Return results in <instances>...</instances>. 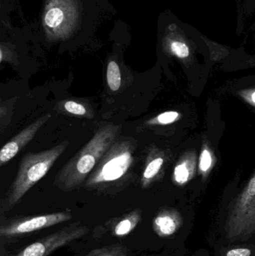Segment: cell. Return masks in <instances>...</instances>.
I'll use <instances>...</instances> for the list:
<instances>
[{
  "label": "cell",
  "mask_w": 255,
  "mask_h": 256,
  "mask_svg": "<svg viewBox=\"0 0 255 256\" xmlns=\"http://www.w3.org/2000/svg\"><path fill=\"white\" fill-rule=\"evenodd\" d=\"M142 220V210L136 208L125 214L109 220L104 228L112 236L122 238L132 232Z\"/></svg>",
  "instance_id": "obj_9"
},
{
  "label": "cell",
  "mask_w": 255,
  "mask_h": 256,
  "mask_svg": "<svg viewBox=\"0 0 255 256\" xmlns=\"http://www.w3.org/2000/svg\"><path fill=\"white\" fill-rule=\"evenodd\" d=\"M121 130V126L114 124L97 130L90 141L58 171L53 184L64 192L79 189L115 142Z\"/></svg>",
  "instance_id": "obj_1"
},
{
  "label": "cell",
  "mask_w": 255,
  "mask_h": 256,
  "mask_svg": "<svg viewBox=\"0 0 255 256\" xmlns=\"http://www.w3.org/2000/svg\"><path fill=\"white\" fill-rule=\"evenodd\" d=\"M56 110L61 114L79 118H92L94 111L90 105L75 100H63L58 102Z\"/></svg>",
  "instance_id": "obj_12"
},
{
  "label": "cell",
  "mask_w": 255,
  "mask_h": 256,
  "mask_svg": "<svg viewBox=\"0 0 255 256\" xmlns=\"http://www.w3.org/2000/svg\"><path fill=\"white\" fill-rule=\"evenodd\" d=\"M254 32V33H255V30H253V32Z\"/></svg>",
  "instance_id": "obj_22"
},
{
  "label": "cell",
  "mask_w": 255,
  "mask_h": 256,
  "mask_svg": "<svg viewBox=\"0 0 255 256\" xmlns=\"http://www.w3.org/2000/svg\"><path fill=\"white\" fill-rule=\"evenodd\" d=\"M253 100L255 103V92L253 94Z\"/></svg>",
  "instance_id": "obj_21"
},
{
  "label": "cell",
  "mask_w": 255,
  "mask_h": 256,
  "mask_svg": "<svg viewBox=\"0 0 255 256\" xmlns=\"http://www.w3.org/2000/svg\"><path fill=\"white\" fill-rule=\"evenodd\" d=\"M78 20L76 0H49L43 14V26L52 38H64L71 34Z\"/></svg>",
  "instance_id": "obj_5"
},
{
  "label": "cell",
  "mask_w": 255,
  "mask_h": 256,
  "mask_svg": "<svg viewBox=\"0 0 255 256\" xmlns=\"http://www.w3.org/2000/svg\"><path fill=\"white\" fill-rule=\"evenodd\" d=\"M16 98L9 99L5 102H1L0 106V122H1V132L2 134L4 128L7 127L10 120H11L12 112H13V106Z\"/></svg>",
  "instance_id": "obj_16"
},
{
  "label": "cell",
  "mask_w": 255,
  "mask_h": 256,
  "mask_svg": "<svg viewBox=\"0 0 255 256\" xmlns=\"http://www.w3.org/2000/svg\"><path fill=\"white\" fill-rule=\"evenodd\" d=\"M251 250L249 249H235L229 251L226 256H250Z\"/></svg>",
  "instance_id": "obj_20"
},
{
  "label": "cell",
  "mask_w": 255,
  "mask_h": 256,
  "mask_svg": "<svg viewBox=\"0 0 255 256\" xmlns=\"http://www.w3.org/2000/svg\"><path fill=\"white\" fill-rule=\"evenodd\" d=\"M69 144L70 142L64 140L48 150L25 154L19 162L14 180L1 201V210L8 212L13 208L27 192L49 172Z\"/></svg>",
  "instance_id": "obj_3"
},
{
  "label": "cell",
  "mask_w": 255,
  "mask_h": 256,
  "mask_svg": "<svg viewBox=\"0 0 255 256\" xmlns=\"http://www.w3.org/2000/svg\"><path fill=\"white\" fill-rule=\"evenodd\" d=\"M50 114H46L28 124L27 127L18 132L15 136L10 138L5 144H4L0 150V166L5 165L11 160L21 150L25 148V146L34 138L39 130L42 128L51 118Z\"/></svg>",
  "instance_id": "obj_8"
},
{
  "label": "cell",
  "mask_w": 255,
  "mask_h": 256,
  "mask_svg": "<svg viewBox=\"0 0 255 256\" xmlns=\"http://www.w3.org/2000/svg\"><path fill=\"white\" fill-rule=\"evenodd\" d=\"M178 116H179V114L178 112H173V111L163 112V114L157 116L156 118L149 120L147 122V124H149V126H152V124H171V123L174 122L178 118Z\"/></svg>",
  "instance_id": "obj_17"
},
{
  "label": "cell",
  "mask_w": 255,
  "mask_h": 256,
  "mask_svg": "<svg viewBox=\"0 0 255 256\" xmlns=\"http://www.w3.org/2000/svg\"><path fill=\"white\" fill-rule=\"evenodd\" d=\"M181 226L179 216L173 210H161L153 220V228L160 237L175 234Z\"/></svg>",
  "instance_id": "obj_11"
},
{
  "label": "cell",
  "mask_w": 255,
  "mask_h": 256,
  "mask_svg": "<svg viewBox=\"0 0 255 256\" xmlns=\"http://www.w3.org/2000/svg\"><path fill=\"white\" fill-rule=\"evenodd\" d=\"M237 32H251L255 28V0H236Z\"/></svg>",
  "instance_id": "obj_10"
},
{
  "label": "cell",
  "mask_w": 255,
  "mask_h": 256,
  "mask_svg": "<svg viewBox=\"0 0 255 256\" xmlns=\"http://www.w3.org/2000/svg\"><path fill=\"white\" fill-rule=\"evenodd\" d=\"M88 232V227L80 222H74L31 244L16 256H50L57 250L86 236Z\"/></svg>",
  "instance_id": "obj_6"
},
{
  "label": "cell",
  "mask_w": 255,
  "mask_h": 256,
  "mask_svg": "<svg viewBox=\"0 0 255 256\" xmlns=\"http://www.w3.org/2000/svg\"><path fill=\"white\" fill-rule=\"evenodd\" d=\"M231 242L248 240L255 233V176L229 213L226 224Z\"/></svg>",
  "instance_id": "obj_4"
},
{
  "label": "cell",
  "mask_w": 255,
  "mask_h": 256,
  "mask_svg": "<svg viewBox=\"0 0 255 256\" xmlns=\"http://www.w3.org/2000/svg\"><path fill=\"white\" fill-rule=\"evenodd\" d=\"M85 256H128V251L124 245L116 244L93 250Z\"/></svg>",
  "instance_id": "obj_15"
},
{
  "label": "cell",
  "mask_w": 255,
  "mask_h": 256,
  "mask_svg": "<svg viewBox=\"0 0 255 256\" xmlns=\"http://www.w3.org/2000/svg\"><path fill=\"white\" fill-rule=\"evenodd\" d=\"M136 149L133 138L115 140L97 162L85 182V188L102 192L125 184L132 176Z\"/></svg>",
  "instance_id": "obj_2"
},
{
  "label": "cell",
  "mask_w": 255,
  "mask_h": 256,
  "mask_svg": "<svg viewBox=\"0 0 255 256\" xmlns=\"http://www.w3.org/2000/svg\"><path fill=\"white\" fill-rule=\"evenodd\" d=\"M212 164V158L211 153L208 150H204L201 155L200 168L203 172H207L209 170Z\"/></svg>",
  "instance_id": "obj_19"
},
{
  "label": "cell",
  "mask_w": 255,
  "mask_h": 256,
  "mask_svg": "<svg viewBox=\"0 0 255 256\" xmlns=\"http://www.w3.org/2000/svg\"><path fill=\"white\" fill-rule=\"evenodd\" d=\"M106 84L109 92H118L122 86L121 67L115 60H109L106 67Z\"/></svg>",
  "instance_id": "obj_14"
},
{
  "label": "cell",
  "mask_w": 255,
  "mask_h": 256,
  "mask_svg": "<svg viewBox=\"0 0 255 256\" xmlns=\"http://www.w3.org/2000/svg\"><path fill=\"white\" fill-rule=\"evenodd\" d=\"M164 164V159L162 156H148L144 166L142 177L140 179L141 186L146 189L154 182V178L158 176Z\"/></svg>",
  "instance_id": "obj_13"
},
{
  "label": "cell",
  "mask_w": 255,
  "mask_h": 256,
  "mask_svg": "<svg viewBox=\"0 0 255 256\" xmlns=\"http://www.w3.org/2000/svg\"><path fill=\"white\" fill-rule=\"evenodd\" d=\"M189 174L190 173L185 164H179L175 167L174 176L178 183L184 184L187 182L189 178Z\"/></svg>",
  "instance_id": "obj_18"
},
{
  "label": "cell",
  "mask_w": 255,
  "mask_h": 256,
  "mask_svg": "<svg viewBox=\"0 0 255 256\" xmlns=\"http://www.w3.org/2000/svg\"><path fill=\"white\" fill-rule=\"evenodd\" d=\"M70 212H55L37 216H22L6 221L0 226V236L13 238L29 234L70 220Z\"/></svg>",
  "instance_id": "obj_7"
}]
</instances>
